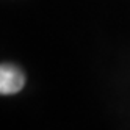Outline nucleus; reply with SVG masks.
Returning a JSON list of instances; mask_svg holds the SVG:
<instances>
[{"instance_id":"obj_1","label":"nucleus","mask_w":130,"mask_h":130,"mask_svg":"<svg viewBox=\"0 0 130 130\" xmlns=\"http://www.w3.org/2000/svg\"><path fill=\"white\" fill-rule=\"evenodd\" d=\"M25 85L24 72L13 64H2L0 68V92L3 96L16 94Z\"/></svg>"}]
</instances>
